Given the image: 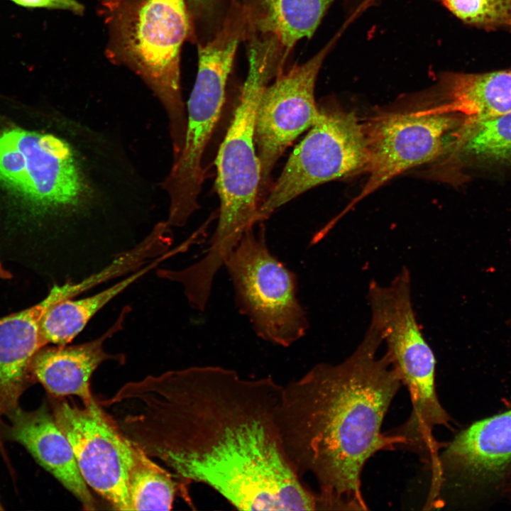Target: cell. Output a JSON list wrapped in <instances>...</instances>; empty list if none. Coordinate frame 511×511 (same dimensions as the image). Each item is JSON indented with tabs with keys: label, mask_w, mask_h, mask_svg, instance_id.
Masks as SVG:
<instances>
[{
	"label": "cell",
	"mask_w": 511,
	"mask_h": 511,
	"mask_svg": "<svg viewBox=\"0 0 511 511\" xmlns=\"http://www.w3.org/2000/svg\"><path fill=\"white\" fill-rule=\"evenodd\" d=\"M439 91L436 108L461 116L463 122L502 115L511 111V70L444 74Z\"/></svg>",
	"instance_id": "e0dca14e"
},
{
	"label": "cell",
	"mask_w": 511,
	"mask_h": 511,
	"mask_svg": "<svg viewBox=\"0 0 511 511\" xmlns=\"http://www.w3.org/2000/svg\"><path fill=\"white\" fill-rule=\"evenodd\" d=\"M0 187L40 221L54 224L76 213L88 177L72 118L57 119L54 131L0 130Z\"/></svg>",
	"instance_id": "277c9868"
},
{
	"label": "cell",
	"mask_w": 511,
	"mask_h": 511,
	"mask_svg": "<svg viewBox=\"0 0 511 511\" xmlns=\"http://www.w3.org/2000/svg\"><path fill=\"white\" fill-rule=\"evenodd\" d=\"M92 273L78 282L54 285L48 295L34 306L0 318V410L7 414L18 407L27 386L31 361L46 345L40 335V322L56 303L73 298L100 284Z\"/></svg>",
	"instance_id": "4fadbf2b"
},
{
	"label": "cell",
	"mask_w": 511,
	"mask_h": 511,
	"mask_svg": "<svg viewBox=\"0 0 511 511\" xmlns=\"http://www.w3.org/2000/svg\"><path fill=\"white\" fill-rule=\"evenodd\" d=\"M461 120L436 106L371 118L363 124L368 178L359 194L330 223L335 224L356 203L402 172L442 156L451 149L447 136H453Z\"/></svg>",
	"instance_id": "9c48e42d"
},
{
	"label": "cell",
	"mask_w": 511,
	"mask_h": 511,
	"mask_svg": "<svg viewBox=\"0 0 511 511\" xmlns=\"http://www.w3.org/2000/svg\"><path fill=\"white\" fill-rule=\"evenodd\" d=\"M283 385L231 368L192 366L130 382L107 400L123 435L185 483H203L240 510H315L285 450Z\"/></svg>",
	"instance_id": "6da1fadb"
},
{
	"label": "cell",
	"mask_w": 511,
	"mask_h": 511,
	"mask_svg": "<svg viewBox=\"0 0 511 511\" xmlns=\"http://www.w3.org/2000/svg\"><path fill=\"white\" fill-rule=\"evenodd\" d=\"M133 444L132 461L128 471L132 510H171L178 492L187 497V484L160 466L142 449Z\"/></svg>",
	"instance_id": "d6986e66"
},
{
	"label": "cell",
	"mask_w": 511,
	"mask_h": 511,
	"mask_svg": "<svg viewBox=\"0 0 511 511\" xmlns=\"http://www.w3.org/2000/svg\"><path fill=\"white\" fill-rule=\"evenodd\" d=\"M179 247L163 253L135 270L125 278L94 295L80 299L68 298L52 306L40 322V335L46 343L65 345L72 341L90 319L110 301L158 266L161 261L180 251Z\"/></svg>",
	"instance_id": "ac0fdd59"
},
{
	"label": "cell",
	"mask_w": 511,
	"mask_h": 511,
	"mask_svg": "<svg viewBox=\"0 0 511 511\" xmlns=\"http://www.w3.org/2000/svg\"><path fill=\"white\" fill-rule=\"evenodd\" d=\"M3 509H4V508H3V507H2V505H1V502H0V510H2Z\"/></svg>",
	"instance_id": "d4e9b609"
},
{
	"label": "cell",
	"mask_w": 511,
	"mask_h": 511,
	"mask_svg": "<svg viewBox=\"0 0 511 511\" xmlns=\"http://www.w3.org/2000/svg\"><path fill=\"white\" fill-rule=\"evenodd\" d=\"M320 117L295 147L273 187L259 205L258 222L321 184L366 171L368 152L363 123L356 115L326 103Z\"/></svg>",
	"instance_id": "ba28073f"
},
{
	"label": "cell",
	"mask_w": 511,
	"mask_h": 511,
	"mask_svg": "<svg viewBox=\"0 0 511 511\" xmlns=\"http://www.w3.org/2000/svg\"><path fill=\"white\" fill-rule=\"evenodd\" d=\"M370 325L344 361L318 363L283 385L278 424L298 476H311L318 510H367L361 491L366 462L404 440L381 431L401 378Z\"/></svg>",
	"instance_id": "7a4b0ae2"
},
{
	"label": "cell",
	"mask_w": 511,
	"mask_h": 511,
	"mask_svg": "<svg viewBox=\"0 0 511 511\" xmlns=\"http://www.w3.org/2000/svg\"><path fill=\"white\" fill-rule=\"evenodd\" d=\"M9 437L21 444L45 470L81 503L94 510L96 504L79 470L72 446L45 405L26 411L17 407L6 414Z\"/></svg>",
	"instance_id": "5bb4252c"
},
{
	"label": "cell",
	"mask_w": 511,
	"mask_h": 511,
	"mask_svg": "<svg viewBox=\"0 0 511 511\" xmlns=\"http://www.w3.org/2000/svg\"><path fill=\"white\" fill-rule=\"evenodd\" d=\"M245 37L243 14L229 9L213 38L198 44V69L187 104L185 142L160 184L168 199L167 219L175 225H185L199 208L205 177L203 157L221 113L236 50Z\"/></svg>",
	"instance_id": "5b68a950"
},
{
	"label": "cell",
	"mask_w": 511,
	"mask_h": 511,
	"mask_svg": "<svg viewBox=\"0 0 511 511\" xmlns=\"http://www.w3.org/2000/svg\"><path fill=\"white\" fill-rule=\"evenodd\" d=\"M451 149L482 160L511 162V111L480 121L461 120Z\"/></svg>",
	"instance_id": "ffe728a7"
},
{
	"label": "cell",
	"mask_w": 511,
	"mask_h": 511,
	"mask_svg": "<svg viewBox=\"0 0 511 511\" xmlns=\"http://www.w3.org/2000/svg\"><path fill=\"white\" fill-rule=\"evenodd\" d=\"M192 31L195 24H204L214 20L221 0H185ZM195 38V36H194Z\"/></svg>",
	"instance_id": "7402d4cb"
},
{
	"label": "cell",
	"mask_w": 511,
	"mask_h": 511,
	"mask_svg": "<svg viewBox=\"0 0 511 511\" xmlns=\"http://www.w3.org/2000/svg\"><path fill=\"white\" fill-rule=\"evenodd\" d=\"M0 414H1V410H0ZM0 451H1L4 455H5L4 449V446H3L2 441H1V434H0Z\"/></svg>",
	"instance_id": "cb8c5ba5"
},
{
	"label": "cell",
	"mask_w": 511,
	"mask_h": 511,
	"mask_svg": "<svg viewBox=\"0 0 511 511\" xmlns=\"http://www.w3.org/2000/svg\"><path fill=\"white\" fill-rule=\"evenodd\" d=\"M510 324H511V322H510Z\"/></svg>",
	"instance_id": "484cf974"
},
{
	"label": "cell",
	"mask_w": 511,
	"mask_h": 511,
	"mask_svg": "<svg viewBox=\"0 0 511 511\" xmlns=\"http://www.w3.org/2000/svg\"><path fill=\"white\" fill-rule=\"evenodd\" d=\"M248 72L215 160L220 208L217 226L204 255L197 262L204 275L216 276L243 234L258 223L261 170L255 142L258 104L270 81L248 56Z\"/></svg>",
	"instance_id": "8992f818"
},
{
	"label": "cell",
	"mask_w": 511,
	"mask_h": 511,
	"mask_svg": "<svg viewBox=\"0 0 511 511\" xmlns=\"http://www.w3.org/2000/svg\"><path fill=\"white\" fill-rule=\"evenodd\" d=\"M108 57L134 72L167 117L173 157L182 148L187 113L180 82L184 42L194 40L185 0H99Z\"/></svg>",
	"instance_id": "3957f363"
},
{
	"label": "cell",
	"mask_w": 511,
	"mask_h": 511,
	"mask_svg": "<svg viewBox=\"0 0 511 511\" xmlns=\"http://www.w3.org/2000/svg\"><path fill=\"white\" fill-rule=\"evenodd\" d=\"M130 311L123 309L118 319L103 334L93 340L72 345L42 348L34 356L31 372L46 390L55 397L77 396L82 403H89L92 396L90 380L93 373L104 361L120 360L104 349L107 339L123 329Z\"/></svg>",
	"instance_id": "9a60e30c"
},
{
	"label": "cell",
	"mask_w": 511,
	"mask_h": 511,
	"mask_svg": "<svg viewBox=\"0 0 511 511\" xmlns=\"http://www.w3.org/2000/svg\"><path fill=\"white\" fill-rule=\"evenodd\" d=\"M334 0H242L248 53L274 79L296 43L309 39Z\"/></svg>",
	"instance_id": "7c38bea8"
},
{
	"label": "cell",
	"mask_w": 511,
	"mask_h": 511,
	"mask_svg": "<svg viewBox=\"0 0 511 511\" xmlns=\"http://www.w3.org/2000/svg\"><path fill=\"white\" fill-rule=\"evenodd\" d=\"M448 468L480 481L495 480L511 468V410L471 424L449 444L438 458Z\"/></svg>",
	"instance_id": "2e32d148"
},
{
	"label": "cell",
	"mask_w": 511,
	"mask_h": 511,
	"mask_svg": "<svg viewBox=\"0 0 511 511\" xmlns=\"http://www.w3.org/2000/svg\"><path fill=\"white\" fill-rule=\"evenodd\" d=\"M16 5L27 9H48L71 11L81 15L84 6L77 0H9Z\"/></svg>",
	"instance_id": "603a6c76"
},
{
	"label": "cell",
	"mask_w": 511,
	"mask_h": 511,
	"mask_svg": "<svg viewBox=\"0 0 511 511\" xmlns=\"http://www.w3.org/2000/svg\"><path fill=\"white\" fill-rule=\"evenodd\" d=\"M236 305L264 341L288 347L304 336L307 313L297 298L296 275L270 251L264 230L248 229L224 266Z\"/></svg>",
	"instance_id": "52a82bcc"
},
{
	"label": "cell",
	"mask_w": 511,
	"mask_h": 511,
	"mask_svg": "<svg viewBox=\"0 0 511 511\" xmlns=\"http://www.w3.org/2000/svg\"><path fill=\"white\" fill-rule=\"evenodd\" d=\"M466 24L487 31L511 32V0H439Z\"/></svg>",
	"instance_id": "44dd1931"
},
{
	"label": "cell",
	"mask_w": 511,
	"mask_h": 511,
	"mask_svg": "<svg viewBox=\"0 0 511 511\" xmlns=\"http://www.w3.org/2000/svg\"><path fill=\"white\" fill-rule=\"evenodd\" d=\"M53 413L89 488L113 509L132 510L128 471L133 442L95 400L79 406L72 399H60L54 403Z\"/></svg>",
	"instance_id": "30bf717a"
},
{
	"label": "cell",
	"mask_w": 511,
	"mask_h": 511,
	"mask_svg": "<svg viewBox=\"0 0 511 511\" xmlns=\"http://www.w3.org/2000/svg\"><path fill=\"white\" fill-rule=\"evenodd\" d=\"M334 37L319 53L301 65L279 73L267 84L258 104L255 142L260 163V189L268 180L276 162L289 145L320 117L314 88L326 56L334 45Z\"/></svg>",
	"instance_id": "8fae6325"
}]
</instances>
